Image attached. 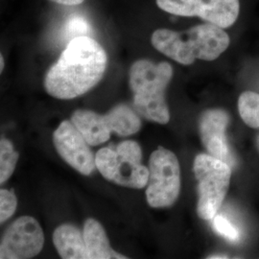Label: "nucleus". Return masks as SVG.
<instances>
[{
    "label": "nucleus",
    "mask_w": 259,
    "mask_h": 259,
    "mask_svg": "<svg viewBox=\"0 0 259 259\" xmlns=\"http://www.w3.org/2000/svg\"><path fill=\"white\" fill-rule=\"evenodd\" d=\"M208 259H222V258H230V256L225 255V254H213L210 256H207Z\"/></svg>",
    "instance_id": "obj_20"
},
{
    "label": "nucleus",
    "mask_w": 259,
    "mask_h": 259,
    "mask_svg": "<svg viewBox=\"0 0 259 259\" xmlns=\"http://www.w3.org/2000/svg\"><path fill=\"white\" fill-rule=\"evenodd\" d=\"M213 228L223 237L231 241L238 240L239 232L228 219L222 215H215L213 218Z\"/></svg>",
    "instance_id": "obj_18"
},
{
    "label": "nucleus",
    "mask_w": 259,
    "mask_h": 259,
    "mask_svg": "<svg viewBox=\"0 0 259 259\" xmlns=\"http://www.w3.org/2000/svg\"><path fill=\"white\" fill-rule=\"evenodd\" d=\"M45 234L37 220L22 216L13 223L2 237L0 258L27 259L35 257L44 248Z\"/></svg>",
    "instance_id": "obj_8"
},
{
    "label": "nucleus",
    "mask_w": 259,
    "mask_h": 259,
    "mask_svg": "<svg viewBox=\"0 0 259 259\" xmlns=\"http://www.w3.org/2000/svg\"><path fill=\"white\" fill-rule=\"evenodd\" d=\"M193 171L197 181V213L201 219L211 220L229 191L232 167L208 154H199L195 157Z\"/></svg>",
    "instance_id": "obj_5"
},
{
    "label": "nucleus",
    "mask_w": 259,
    "mask_h": 259,
    "mask_svg": "<svg viewBox=\"0 0 259 259\" xmlns=\"http://www.w3.org/2000/svg\"><path fill=\"white\" fill-rule=\"evenodd\" d=\"M71 121L91 146H98L111 138V130L105 114L90 110H77L72 114Z\"/></svg>",
    "instance_id": "obj_11"
},
{
    "label": "nucleus",
    "mask_w": 259,
    "mask_h": 259,
    "mask_svg": "<svg viewBox=\"0 0 259 259\" xmlns=\"http://www.w3.org/2000/svg\"><path fill=\"white\" fill-rule=\"evenodd\" d=\"M49 1L60 5H64V6H78V5H81L84 0H49Z\"/></svg>",
    "instance_id": "obj_19"
},
{
    "label": "nucleus",
    "mask_w": 259,
    "mask_h": 259,
    "mask_svg": "<svg viewBox=\"0 0 259 259\" xmlns=\"http://www.w3.org/2000/svg\"><path fill=\"white\" fill-rule=\"evenodd\" d=\"M241 119L250 128L259 129V93L244 92L238 98Z\"/></svg>",
    "instance_id": "obj_15"
},
{
    "label": "nucleus",
    "mask_w": 259,
    "mask_h": 259,
    "mask_svg": "<svg viewBox=\"0 0 259 259\" xmlns=\"http://www.w3.org/2000/svg\"><path fill=\"white\" fill-rule=\"evenodd\" d=\"M4 68V59H3V55H0V72L3 71Z\"/></svg>",
    "instance_id": "obj_21"
},
{
    "label": "nucleus",
    "mask_w": 259,
    "mask_h": 259,
    "mask_svg": "<svg viewBox=\"0 0 259 259\" xmlns=\"http://www.w3.org/2000/svg\"><path fill=\"white\" fill-rule=\"evenodd\" d=\"M109 128L111 133H116L120 137H128L137 134L141 128L139 115L130 107L119 104L106 114Z\"/></svg>",
    "instance_id": "obj_14"
},
{
    "label": "nucleus",
    "mask_w": 259,
    "mask_h": 259,
    "mask_svg": "<svg viewBox=\"0 0 259 259\" xmlns=\"http://www.w3.org/2000/svg\"><path fill=\"white\" fill-rule=\"evenodd\" d=\"M156 3L168 14L200 18L223 29L232 27L240 14L239 0H156Z\"/></svg>",
    "instance_id": "obj_7"
},
{
    "label": "nucleus",
    "mask_w": 259,
    "mask_h": 259,
    "mask_svg": "<svg viewBox=\"0 0 259 259\" xmlns=\"http://www.w3.org/2000/svg\"><path fill=\"white\" fill-rule=\"evenodd\" d=\"M148 168L146 198L149 205L154 208L172 206L181 192V167L176 155L158 147L150 157Z\"/></svg>",
    "instance_id": "obj_6"
},
{
    "label": "nucleus",
    "mask_w": 259,
    "mask_h": 259,
    "mask_svg": "<svg viewBox=\"0 0 259 259\" xmlns=\"http://www.w3.org/2000/svg\"><path fill=\"white\" fill-rule=\"evenodd\" d=\"M151 42L157 51L173 61L190 65L196 60H216L229 48L231 38L223 28L206 22L181 32L157 29L152 34Z\"/></svg>",
    "instance_id": "obj_2"
},
{
    "label": "nucleus",
    "mask_w": 259,
    "mask_h": 259,
    "mask_svg": "<svg viewBox=\"0 0 259 259\" xmlns=\"http://www.w3.org/2000/svg\"><path fill=\"white\" fill-rule=\"evenodd\" d=\"M53 243L64 259H89L83 232L70 224L58 227L53 233Z\"/></svg>",
    "instance_id": "obj_13"
},
{
    "label": "nucleus",
    "mask_w": 259,
    "mask_h": 259,
    "mask_svg": "<svg viewBox=\"0 0 259 259\" xmlns=\"http://www.w3.org/2000/svg\"><path fill=\"white\" fill-rule=\"evenodd\" d=\"M257 146H258V151H259V136H258V138H257Z\"/></svg>",
    "instance_id": "obj_22"
},
{
    "label": "nucleus",
    "mask_w": 259,
    "mask_h": 259,
    "mask_svg": "<svg viewBox=\"0 0 259 259\" xmlns=\"http://www.w3.org/2000/svg\"><path fill=\"white\" fill-rule=\"evenodd\" d=\"M19 153L14 149L12 142L6 139L0 141V183L3 185L14 173L18 160Z\"/></svg>",
    "instance_id": "obj_16"
},
{
    "label": "nucleus",
    "mask_w": 259,
    "mask_h": 259,
    "mask_svg": "<svg viewBox=\"0 0 259 259\" xmlns=\"http://www.w3.org/2000/svg\"><path fill=\"white\" fill-rule=\"evenodd\" d=\"M83 235L89 259L127 258L111 248L102 225L95 219L89 218L85 220L83 224Z\"/></svg>",
    "instance_id": "obj_12"
},
{
    "label": "nucleus",
    "mask_w": 259,
    "mask_h": 259,
    "mask_svg": "<svg viewBox=\"0 0 259 259\" xmlns=\"http://www.w3.org/2000/svg\"><path fill=\"white\" fill-rule=\"evenodd\" d=\"M53 143L58 154L75 170L84 176L96 168L95 156L81 132L72 121H63L53 134Z\"/></svg>",
    "instance_id": "obj_9"
},
{
    "label": "nucleus",
    "mask_w": 259,
    "mask_h": 259,
    "mask_svg": "<svg viewBox=\"0 0 259 259\" xmlns=\"http://www.w3.org/2000/svg\"><path fill=\"white\" fill-rule=\"evenodd\" d=\"M173 74V67L167 62L156 64L143 59L131 66L129 84L134 107L144 118L162 125L170 120L165 92Z\"/></svg>",
    "instance_id": "obj_3"
},
{
    "label": "nucleus",
    "mask_w": 259,
    "mask_h": 259,
    "mask_svg": "<svg viewBox=\"0 0 259 259\" xmlns=\"http://www.w3.org/2000/svg\"><path fill=\"white\" fill-rule=\"evenodd\" d=\"M230 120V114L225 110L210 109L201 114L199 131L207 154L221 159L232 168L236 165V160L226 135Z\"/></svg>",
    "instance_id": "obj_10"
},
{
    "label": "nucleus",
    "mask_w": 259,
    "mask_h": 259,
    "mask_svg": "<svg viewBox=\"0 0 259 259\" xmlns=\"http://www.w3.org/2000/svg\"><path fill=\"white\" fill-rule=\"evenodd\" d=\"M107 65L108 56L97 40L89 36L73 37L48 69L45 89L57 99H73L101 81Z\"/></svg>",
    "instance_id": "obj_1"
},
{
    "label": "nucleus",
    "mask_w": 259,
    "mask_h": 259,
    "mask_svg": "<svg viewBox=\"0 0 259 259\" xmlns=\"http://www.w3.org/2000/svg\"><path fill=\"white\" fill-rule=\"evenodd\" d=\"M18 206V199L13 191L0 190V223L3 224L15 213Z\"/></svg>",
    "instance_id": "obj_17"
},
{
    "label": "nucleus",
    "mask_w": 259,
    "mask_h": 259,
    "mask_svg": "<svg viewBox=\"0 0 259 259\" xmlns=\"http://www.w3.org/2000/svg\"><path fill=\"white\" fill-rule=\"evenodd\" d=\"M141 160V147L134 140L122 141L115 149H100L95 155L96 168L106 180L135 189H141L148 183L149 168Z\"/></svg>",
    "instance_id": "obj_4"
}]
</instances>
